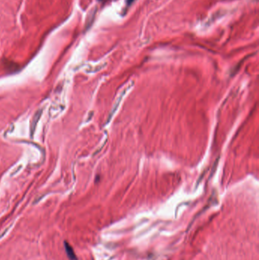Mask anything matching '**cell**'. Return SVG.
I'll return each mask as SVG.
<instances>
[{
  "mask_svg": "<svg viewBox=\"0 0 259 260\" xmlns=\"http://www.w3.org/2000/svg\"><path fill=\"white\" fill-rule=\"evenodd\" d=\"M65 251H66L67 253V256H68V258H69L71 260H76L75 255H74V251H73L72 248H71V246H70L67 242H65Z\"/></svg>",
  "mask_w": 259,
  "mask_h": 260,
  "instance_id": "1",
  "label": "cell"
},
{
  "mask_svg": "<svg viewBox=\"0 0 259 260\" xmlns=\"http://www.w3.org/2000/svg\"><path fill=\"white\" fill-rule=\"evenodd\" d=\"M99 1H101V0H99Z\"/></svg>",
  "mask_w": 259,
  "mask_h": 260,
  "instance_id": "3",
  "label": "cell"
},
{
  "mask_svg": "<svg viewBox=\"0 0 259 260\" xmlns=\"http://www.w3.org/2000/svg\"><path fill=\"white\" fill-rule=\"evenodd\" d=\"M134 1H135V0H126V4H127L128 5H129L132 4Z\"/></svg>",
  "mask_w": 259,
  "mask_h": 260,
  "instance_id": "2",
  "label": "cell"
}]
</instances>
